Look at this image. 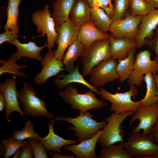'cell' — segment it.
<instances>
[{
    "label": "cell",
    "mask_w": 158,
    "mask_h": 158,
    "mask_svg": "<svg viewBox=\"0 0 158 158\" xmlns=\"http://www.w3.org/2000/svg\"><path fill=\"white\" fill-rule=\"evenodd\" d=\"M79 115L75 118L63 116H56L54 118L55 121H65L72 124L74 127L69 126V131L74 132V135L78 137L77 140L80 142L90 138L98 133L107 123L104 121L97 122L92 118V115L89 112L80 111Z\"/></svg>",
    "instance_id": "6da1fadb"
},
{
    "label": "cell",
    "mask_w": 158,
    "mask_h": 158,
    "mask_svg": "<svg viewBox=\"0 0 158 158\" xmlns=\"http://www.w3.org/2000/svg\"><path fill=\"white\" fill-rule=\"evenodd\" d=\"M60 97L66 103L69 104L74 110L86 112L90 109L99 110L107 106L104 101L98 99L91 91L85 94L78 93L77 87L69 84L63 90L59 92Z\"/></svg>",
    "instance_id": "7a4b0ae2"
},
{
    "label": "cell",
    "mask_w": 158,
    "mask_h": 158,
    "mask_svg": "<svg viewBox=\"0 0 158 158\" xmlns=\"http://www.w3.org/2000/svg\"><path fill=\"white\" fill-rule=\"evenodd\" d=\"M129 85L130 90L123 93L112 94L102 87L99 89L98 94L101 97L111 103L110 111L116 114L135 112L141 106V100L134 102L132 99V98H135L138 93L134 84Z\"/></svg>",
    "instance_id": "3957f363"
},
{
    "label": "cell",
    "mask_w": 158,
    "mask_h": 158,
    "mask_svg": "<svg viewBox=\"0 0 158 158\" xmlns=\"http://www.w3.org/2000/svg\"><path fill=\"white\" fill-rule=\"evenodd\" d=\"M80 58L82 74L83 76L88 75L95 66L111 58L109 39L95 42L85 48Z\"/></svg>",
    "instance_id": "277c9868"
},
{
    "label": "cell",
    "mask_w": 158,
    "mask_h": 158,
    "mask_svg": "<svg viewBox=\"0 0 158 158\" xmlns=\"http://www.w3.org/2000/svg\"><path fill=\"white\" fill-rule=\"evenodd\" d=\"M36 93L32 86L25 83H23L18 98L25 115L34 118H54L53 115L47 109L44 101L35 96Z\"/></svg>",
    "instance_id": "5b68a950"
},
{
    "label": "cell",
    "mask_w": 158,
    "mask_h": 158,
    "mask_svg": "<svg viewBox=\"0 0 158 158\" xmlns=\"http://www.w3.org/2000/svg\"><path fill=\"white\" fill-rule=\"evenodd\" d=\"M140 132H131L126 142H120L123 148L132 158H156L158 144Z\"/></svg>",
    "instance_id": "8992f818"
},
{
    "label": "cell",
    "mask_w": 158,
    "mask_h": 158,
    "mask_svg": "<svg viewBox=\"0 0 158 158\" xmlns=\"http://www.w3.org/2000/svg\"><path fill=\"white\" fill-rule=\"evenodd\" d=\"M135 112L114 113L105 120L107 123L102 129L98 141L102 147L107 148L117 142H124L123 133L121 124L126 118Z\"/></svg>",
    "instance_id": "52a82bcc"
},
{
    "label": "cell",
    "mask_w": 158,
    "mask_h": 158,
    "mask_svg": "<svg viewBox=\"0 0 158 158\" xmlns=\"http://www.w3.org/2000/svg\"><path fill=\"white\" fill-rule=\"evenodd\" d=\"M49 5L46 4L43 10L36 11L31 15L32 23L36 27L37 32L41 33L40 36H47L48 50L54 47L59 35L49 9Z\"/></svg>",
    "instance_id": "ba28073f"
},
{
    "label": "cell",
    "mask_w": 158,
    "mask_h": 158,
    "mask_svg": "<svg viewBox=\"0 0 158 158\" xmlns=\"http://www.w3.org/2000/svg\"><path fill=\"white\" fill-rule=\"evenodd\" d=\"M151 53L148 50L141 51L136 54L133 71L127 79L129 84L139 86L144 80V75L151 72L153 74L158 72V62L156 58L151 59Z\"/></svg>",
    "instance_id": "9c48e42d"
},
{
    "label": "cell",
    "mask_w": 158,
    "mask_h": 158,
    "mask_svg": "<svg viewBox=\"0 0 158 158\" xmlns=\"http://www.w3.org/2000/svg\"><path fill=\"white\" fill-rule=\"evenodd\" d=\"M138 119L139 123L133 127L131 132H140L142 130V134L148 135L153 127L158 120V103L147 105L141 106L132 115L129 124L130 126L136 120Z\"/></svg>",
    "instance_id": "30bf717a"
},
{
    "label": "cell",
    "mask_w": 158,
    "mask_h": 158,
    "mask_svg": "<svg viewBox=\"0 0 158 158\" xmlns=\"http://www.w3.org/2000/svg\"><path fill=\"white\" fill-rule=\"evenodd\" d=\"M118 63L112 58L102 61L91 72L90 81L94 87H101L117 80L118 76L116 71Z\"/></svg>",
    "instance_id": "8fae6325"
},
{
    "label": "cell",
    "mask_w": 158,
    "mask_h": 158,
    "mask_svg": "<svg viewBox=\"0 0 158 158\" xmlns=\"http://www.w3.org/2000/svg\"><path fill=\"white\" fill-rule=\"evenodd\" d=\"M142 16H132L127 13L122 19L112 22L109 30L110 35L115 39L128 38L135 40Z\"/></svg>",
    "instance_id": "7c38bea8"
},
{
    "label": "cell",
    "mask_w": 158,
    "mask_h": 158,
    "mask_svg": "<svg viewBox=\"0 0 158 158\" xmlns=\"http://www.w3.org/2000/svg\"><path fill=\"white\" fill-rule=\"evenodd\" d=\"M79 28L74 24L70 17L68 20L56 28L59 33L56 42L58 45L55 54L57 59L62 61L66 48L77 40Z\"/></svg>",
    "instance_id": "4fadbf2b"
},
{
    "label": "cell",
    "mask_w": 158,
    "mask_h": 158,
    "mask_svg": "<svg viewBox=\"0 0 158 158\" xmlns=\"http://www.w3.org/2000/svg\"><path fill=\"white\" fill-rule=\"evenodd\" d=\"M55 52L56 50L51 49L46 53L45 57L40 62L42 69L33 79L35 84L40 85L44 84L49 78L56 76L59 72L65 71L62 61L55 57Z\"/></svg>",
    "instance_id": "5bb4252c"
},
{
    "label": "cell",
    "mask_w": 158,
    "mask_h": 158,
    "mask_svg": "<svg viewBox=\"0 0 158 158\" xmlns=\"http://www.w3.org/2000/svg\"><path fill=\"white\" fill-rule=\"evenodd\" d=\"M15 78H6L3 83H0V91L4 95L6 101V113L4 116L5 120L9 122L10 114L14 111L19 113L23 117H26L20 109L17 98L18 93L16 88Z\"/></svg>",
    "instance_id": "9a60e30c"
},
{
    "label": "cell",
    "mask_w": 158,
    "mask_h": 158,
    "mask_svg": "<svg viewBox=\"0 0 158 158\" xmlns=\"http://www.w3.org/2000/svg\"><path fill=\"white\" fill-rule=\"evenodd\" d=\"M158 24V9L143 16L135 38L137 48H140L146 44L147 40L153 38L154 35V30Z\"/></svg>",
    "instance_id": "2e32d148"
},
{
    "label": "cell",
    "mask_w": 158,
    "mask_h": 158,
    "mask_svg": "<svg viewBox=\"0 0 158 158\" xmlns=\"http://www.w3.org/2000/svg\"><path fill=\"white\" fill-rule=\"evenodd\" d=\"M101 132L102 129L94 136L78 144L64 146L63 149L72 152L76 158H98L95 153V148Z\"/></svg>",
    "instance_id": "e0dca14e"
},
{
    "label": "cell",
    "mask_w": 158,
    "mask_h": 158,
    "mask_svg": "<svg viewBox=\"0 0 158 158\" xmlns=\"http://www.w3.org/2000/svg\"><path fill=\"white\" fill-rule=\"evenodd\" d=\"M109 36L110 35L103 33L98 30L94 26L90 18L80 26L77 40L86 48L90 46L95 42L108 39Z\"/></svg>",
    "instance_id": "ac0fdd59"
},
{
    "label": "cell",
    "mask_w": 158,
    "mask_h": 158,
    "mask_svg": "<svg viewBox=\"0 0 158 158\" xmlns=\"http://www.w3.org/2000/svg\"><path fill=\"white\" fill-rule=\"evenodd\" d=\"M55 122L52 118L50 119V122L48 123V133L45 137L42 138L39 141L45 146L47 151L51 150L61 154V148L67 145L78 144L79 142L77 140H66L55 134L53 128Z\"/></svg>",
    "instance_id": "d6986e66"
},
{
    "label": "cell",
    "mask_w": 158,
    "mask_h": 158,
    "mask_svg": "<svg viewBox=\"0 0 158 158\" xmlns=\"http://www.w3.org/2000/svg\"><path fill=\"white\" fill-rule=\"evenodd\" d=\"M80 64L78 63L76 66L68 74H61L57 75L59 78H56L54 79V82L59 89H61L67 87L72 83L82 84L87 86L92 92L98 94V89L88 82L80 73L79 70Z\"/></svg>",
    "instance_id": "ffe728a7"
},
{
    "label": "cell",
    "mask_w": 158,
    "mask_h": 158,
    "mask_svg": "<svg viewBox=\"0 0 158 158\" xmlns=\"http://www.w3.org/2000/svg\"><path fill=\"white\" fill-rule=\"evenodd\" d=\"M8 43L16 47L17 51L14 54L18 60L22 57H27L32 59H35L40 62L43 59L40 55V52L48 46L47 43H46L42 46L38 47L36 44L35 42L32 41L22 43L20 42L17 38Z\"/></svg>",
    "instance_id": "44dd1931"
},
{
    "label": "cell",
    "mask_w": 158,
    "mask_h": 158,
    "mask_svg": "<svg viewBox=\"0 0 158 158\" xmlns=\"http://www.w3.org/2000/svg\"><path fill=\"white\" fill-rule=\"evenodd\" d=\"M109 40L111 57L115 59L121 60L125 58L129 50L137 47V43L134 40L128 38L115 39L110 35Z\"/></svg>",
    "instance_id": "7402d4cb"
},
{
    "label": "cell",
    "mask_w": 158,
    "mask_h": 158,
    "mask_svg": "<svg viewBox=\"0 0 158 158\" xmlns=\"http://www.w3.org/2000/svg\"><path fill=\"white\" fill-rule=\"evenodd\" d=\"M76 0H55L52 4V17L55 28L61 26L69 18L72 7Z\"/></svg>",
    "instance_id": "603a6c76"
},
{
    "label": "cell",
    "mask_w": 158,
    "mask_h": 158,
    "mask_svg": "<svg viewBox=\"0 0 158 158\" xmlns=\"http://www.w3.org/2000/svg\"><path fill=\"white\" fill-rule=\"evenodd\" d=\"M91 8L86 0H76L70 13L74 24L80 28L85 21L91 18Z\"/></svg>",
    "instance_id": "cb8c5ba5"
},
{
    "label": "cell",
    "mask_w": 158,
    "mask_h": 158,
    "mask_svg": "<svg viewBox=\"0 0 158 158\" xmlns=\"http://www.w3.org/2000/svg\"><path fill=\"white\" fill-rule=\"evenodd\" d=\"M135 48L130 49L125 58L118 60L116 71L118 76V81L121 83L127 79L132 74L134 69L135 58Z\"/></svg>",
    "instance_id": "d4e9b609"
},
{
    "label": "cell",
    "mask_w": 158,
    "mask_h": 158,
    "mask_svg": "<svg viewBox=\"0 0 158 158\" xmlns=\"http://www.w3.org/2000/svg\"><path fill=\"white\" fill-rule=\"evenodd\" d=\"M91 18L98 30L103 33L108 34L113 22L104 10L98 5L96 1L91 8Z\"/></svg>",
    "instance_id": "484cf974"
},
{
    "label": "cell",
    "mask_w": 158,
    "mask_h": 158,
    "mask_svg": "<svg viewBox=\"0 0 158 158\" xmlns=\"http://www.w3.org/2000/svg\"><path fill=\"white\" fill-rule=\"evenodd\" d=\"M21 0H8L7 6L6 8L7 19L4 29L11 30L16 38L19 36L18 25V7Z\"/></svg>",
    "instance_id": "4316f807"
},
{
    "label": "cell",
    "mask_w": 158,
    "mask_h": 158,
    "mask_svg": "<svg viewBox=\"0 0 158 158\" xmlns=\"http://www.w3.org/2000/svg\"><path fill=\"white\" fill-rule=\"evenodd\" d=\"M85 48L77 40L69 46L62 61L65 71L70 72L74 69L75 62L80 57Z\"/></svg>",
    "instance_id": "83f0119b"
},
{
    "label": "cell",
    "mask_w": 158,
    "mask_h": 158,
    "mask_svg": "<svg viewBox=\"0 0 158 158\" xmlns=\"http://www.w3.org/2000/svg\"><path fill=\"white\" fill-rule=\"evenodd\" d=\"M144 80L147 90L145 96L141 100V106H147L157 103V87L153 74L148 72L145 74Z\"/></svg>",
    "instance_id": "f1b7e54d"
},
{
    "label": "cell",
    "mask_w": 158,
    "mask_h": 158,
    "mask_svg": "<svg viewBox=\"0 0 158 158\" xmlns=\"http://www.w3.org/2000/svg\"><path fill=\"white\" fill-rule=\"evenodd\" d=\"M18 59L14 54H12L7 61L3 59H0V63L2 66L0 67V75L1 76L5 73H11L19 77L25 76L29 77L23 72H20L19 70L27 68L25 65H19L16 63Z\"/></svg>",
    "instance_id": "f546056e"
},
{
    "label": "cell",
    "mask_w": 158,
    "mask_h": 158,
    "mask_svg": "<svg viewBox=\"0 0 158 158\" xmlns=\"http://www.w3.org/2000/svg\"><path fill=\"white\" fill-rule=\"evenodd\" d=\"M99 158H132V157L119 144H112L107 148L102 147L98 155Z\"/></svg>",
    "instance_id": "4dcf8cb0"
},
{
    "label": "cell",
    "mask_w": 158,
    "mask_h": 158,
    "mask_svg": "<svg viewBox=\"0 0 158 158\" xmlns=\"http://www.w3.org/2000/svg\"><path fill=\"white\" fill-rule=\"evenodd\" d=\"M34 126L31 121L28 120L25 122V126L22 130L12 131L13 138L15 140H24L28 138H33L39 141L42 138L34 131Z\"/></svg>",
    "instance_id": "1f68e13d"
},
{
    "label": "cell",
    "mask_w": 158,
    "mask_h": 158,
    "mask_svg": "<svg viewBox=\"0 0 158 158\" xmlns=\"http://www.w3.org/2000/svg\"><path fill=\"white\" fill-rule=\"evenodd\" d=\"M129 15L132 16H144L155 9L145 0H131Z\"/></svg>",
    "instance_id": "d6a6232c"
},
{
    "label": "cell",
    "mask_w": 158,
    "mask_h": 158,
    "mask_svg": "<svg viewBox=\"0 0 158 158\" xmlns=\"http://www.w3.org/2000/svg\"><path fill=\"white\" fill-rule=\"evenodd\" d=\"M5 152L4 158H8L14 155L20 147L28 143L27 140H14L12 136L2 140Z\"/></svg>",
    "instance_id": "836d02e7"
},
{
    "label": "cell",
    "mask_w": 158,
    "mask_h": 158,
    "mask_svg": "<svg viewBox=\"0 0 158 158\" xmlns=\"http://www.w3.org/2000/svg\"><path fill=\"white\" fill-rule=\"evenodd\" d=\"M114 4L111 19L113 22L122 19L125 17L130 7L131 0H114Z\"/></svg>",
    "instance_id": "e575fe53"
},
{
    "label": "cell",
    "mask_w": 158,
    "mask_h": 158,
    "mask_svg": "<svg viewBox=\"0 0 158 158\" xmlns=\"http://www.w3.org/2000/svg\"><path fill=\"white\" fill-rule=\"evenodd\" d=\"M28 143L30 145L34 158H49L45 146L35 139L29 138Z\"/></svg>",
    "instance_id": "d590c367"
},
{
    "label": "cell",
    "mask_w": 158,
    "mask_h": 158,
    "mask_svg": "<svg viewBox=\"0 0 158 158\" xmlns=\"http://www.w3.org/2000/svg\"><path fill=\"white\" fill-rule=\"evenodd\" d=\"M111 1V0H96L98 5L103 9L110 18L112 16L114 8L113 4H112Z\"/></svg>",
    "instance_id": "8d00e7d4"
},
{
    "label": "cell",
    "mask_w": 158,
    "mask_h": 158,
    "mask_svg": "<svg viewBox=\"0 0 158 158\" xmlns=\"http://www.w3.org/2000/svg\"><path fill=\"white\" fill-rule=\"evenodd\" d=\"M16 38L11 30H5V32L0 35V44H2L5 42L7 43L11 42Z\"/></svg>",
    "instance_id": "74e56055"
},
{
    "label": "cell",
    "mask_w": 158,
    "mask_h": 158,
    "mask_svg": "<svg viewBox=\"0 0 158 158\" xmlns=\"http://www.w3.org/2000/svg\"><path fill=\"white\" fill-rule=\"evenodd\" d=\"M146 44L148 45L150 48L153 50L156 55L155 58L158 62V35L150 40H147Z\"/></svg>",
    "instance_id": "f35d334b"
},
{
    "label": "cell",
    "mask_w": 158,
    "mask_h": 158,
    "mask_svg": "<svg viewBox=\"0 0 158 158\" xmlns=\"http://www.w3.org/2000/svg\"><path fill=\"white\" fill-rule=\"evenodd\" d=\"M33 155L30 145L28 143L22 147L19 158H32Z\"/></svg>",
    "instance_id": "ab89813d"
},
{
    "label": "cell",
    "mask_w": 158,
    "mask_h": 158,
    "mask_svg": "<svg viewBox=\"0 0 158 158\" xmlns=\"http://www.w3.org/2000/svg\"><path fill=\"white\" fill-rule=\"evenodd\" d=\"M148 135L154 142L158 144V120L150 131Z\"/></svg>",
    "instance_id": "60d3db41"
},
{
    "label": "cell",
    "mask_w": 158,
    "mask_h": 158,
    "mask_svg": "<svg viewBox=\"0 0 158 158\" xmlns=\"http://www.w3.org/2000/svg\"><path fill=\"white\" fill-rule=\"evenodd\" d=\"M53 152L54 154H53L51 152H50L49 153V154L52 158H74L75 157L73 153L71 155H67L66 154L62 155L59 154H58L54 151H53Z\"/></svg>",
    "instance_id": "b9f144b4"
},
{
    "label": "cell",
    "mask_w": 158,
    "mask_h": 158,
    "mask_svg": "<svg viewBox=\"0 0 158 158\" xmlns=\"http://www.w3.org/2000/svg\"><path fill=\"white\" fill-rule=\"evenodd\" d=\"M6 101L4 97L1 92L0 93V111L6 110Z\"/></svg>",
    "instance_id": "7bdbcfd3"
},
{
    "label": "cell",
    "mask_w": 158,
    "mask_h": 158,
    "mask_svg": "<svg viewBox=\"0 0 158 158\" xmlns=\"http://www.w3.org/2000/svg\"><path fill=\"white\" fill-rule=\"evenodd\" d=\"M155 8L158 9V0H145Z\"/></svg>",
    "instance_id": "ee69618b"
},
{
    "label": "cell",
    "mask_w": 158,
    "mask_h": 158,
    "mask_svg": "<svg viewBox=\"0 0 158 158\" xmlns=\"http://www.w3.org/2000/svg\"><path fill=\"white\" fill-rule=\"evenodd\" d=\"M22 147H20L17 150L16 153L14 154L12 158H19L20 155V152L22 149Z\"/></svg>",
    "instance_id": "f6af8a7d"
},
{
    "label": "cell",
    "mask_w": 158,
    "mask_h": 158,
    "mask_svg": "<svg viewBox=\"0 0 158 158\" xmlns=\"http://www.w3.org/2000/svg\"><path fill=\"white\" fill-rule=\"evenodd\" d=\"M153 75L156 80L157 87V103H158V73H157L156 74H153Z\"/></svg>",
    "instance_id": "bcb514c9"
},
{
    "label": "cell",
    "mask_w": 158,
    "mask_h": 158,
    "mask_svg": "<svg viewBox=\"0 0 158 158\" xmlns=\"http://www.w3.org/2000/svg\"><path fill=\"white\" fill-rule=\"evenodd\" d=\"M89 5L90 7L92 8L94 5V3L95 2L96 0H86Z\"/></svg>",
    "instance_id": "7dc6e473"
},
{
    "label": "cell",
    "mask_w": 158,
    "mask_h": 158,
    "mask_svg": "<svg viewBox=\"0 0 158 158\" xmlns=\"http://www.w3.org/2000/svg\"><path fill=\"white\" fill-rule=\"evenodd\" d=\"M4 150L3 146L0 145V154L3 157L4 155Z\"/></svg>",
    "instance_id": "c3c4849f"
},
{
    "label": "cell",
    "mask_w": 158,
    "mask_h": 158,
    "mask_svg": "<svg viewBox=\"0 0 158 158\" xmlns=\"http://www.w3.org/2000/svg\"><path fill=\"white\" fill-rule=\"evenodd\" d=\"M155 36L158 35V24L154 30Z\"/></svg>",
    "instance_id": "681fc988"
},
{
    "label": "cell",
    "mask_w": 158,
    "mask_h": 158,
    "mask_svg": "<svg viewBox=\"0 0 158 158\" xmlns=\"http://www.w3.org/2000/svg\"><path fill=\"white\" fill-rule=\"evenodd\" d=\"M156 158H158V155H157V157H156Z\"/></svg>",
    "instance_id": "f907efd6"
},
{
    "label": "cell",
    "mask_w": 158,
    "mask_h": 158,
    "mask_svg": "<svg viewBox=\"0 0 158 158\" xmlns=\"http://www.w3.org/2000/svg\"><path fill=\"white\" fill-rule=\"evenodd\" d=\"M111 0L112 1V0Z\"/></svg>",
    "instance_id": "816d5d0a"
},
{
    "label": "cell",
    "mask_w": 158,
    "mask_h": 158,
    "mask_svg": "<svg viewBox=\"0 0 158 158\" xmlns=\"http://www.w3.org/2000/svg\"><path fill=\"white\" fill-rule=\"evenodd\" d=\"M157 73H158V72Z\"/></svg>",
    "instance_id": "f5cc1de1"
}]
</instances>
